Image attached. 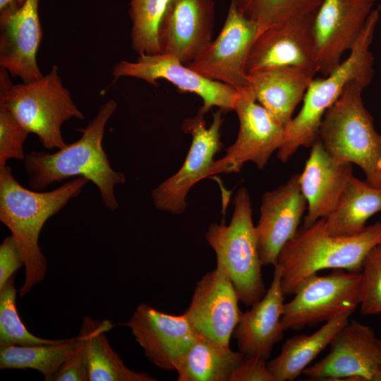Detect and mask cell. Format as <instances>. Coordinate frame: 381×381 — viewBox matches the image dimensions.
<instances>
[{"instance_id":"21","label":"cell","mask_w":381,"mask_h":381,"mask_svg":"<svg viewBox=\"0 0 381 381\" xmlns=\"http://www.w3.org/2000/svg\"><path fill=\"white\" fill-rule=\"evenodd\" d=\"M284 294L282 286V267L274 265L273 278L265 296L250 309L242 313L233 332L238 349L246 356L267 360L275 344L285 331L281 322Z\"/></svg>"},{"instance_id":"30","label":"cell","mask_w":381,"mask_h":381,"mask_svg":"<svg viewBox=\"0 0 381 381\" xmlns=\"http://www.w3.org/2000/svg\"><path fill=\"white\" fill-rule=\"evenodd\" d=\"M170 0H131V46L138 55L160 53L158 32Z\"/></svg>"},{"instance_id":"15","label":"cell","mask_w":381,"mask_h":381,"mask_svg":"<svg viewBox=\"0 0 381 381\" xmlns=\"http://www.w3.org/2000/svg\"><path fill=\"white\" fill-rule=\"evenodd\" d=\"M121 325L131 329L150 362L164 370H176L199 336L184 313H165L146 303L138 305L130 320Z\"/></svg>"},{"instance_id":"32","label":"cell","mask_w":381,"mask_h":381,"mask_svg":"<svg viewBox=\"0 0 381 381\" xmlns=\"http://www.w3.org/2000/svg\"><path fill=\"white\" fill-rule=\"evenodd\" d=\"M361 274V313L363 315L381 313V243L365 257Z\"/></svg>"},{"instance_id":"1","label":"cell","mask_w":381,"mask_h":381,"mask_svg":"<svg viewBox=\"0 0 381 381\" xmlns=\"http://www.w3.org/2000/svg\"><path fill=\"white\" fill-rule=\"evenodd\" d=\"M117 108L116 102L102 104L81 137L59 151H31L24 158L25 169L31 189L41 191L51 184L74 177H84L97 188L104 207L115 211L119 203L114 187L126 181L125 175L112 169L102 147L105 126Z\"/></svg>"},{"instance_id":"25","label":"cell","mask_w":381,"mask_h":381,"mask_svg":"<svg viewBox=\"0 0 381 381\" xmlns=\"http://www.w3.org/2000/svg\"><path fill=\"white\" fill-rule=\"evenodd\" d=\"M379 212H381V188L353 175L337 205L325 218V226L332 236H354L363 231L368 219Z\"/></svg>"},{"instance_id":"29","label":"cell","mask_w":381,"mask_h":381,"mask_svg":"<svg viewBox=\"0 0 381 381\" xmlns=\"http://www.w3.org/2000/svg\"><path fill=\"white\" fill-rule=\"evenodd\" d=\"M255 23L258 35L269 27L295 18L314 16L322 0H231Z\"/></svg>"},{"instance_id":"7","label":"cell","mask_w":381,"mask_h":381,"mask_svg":"<svg viewBox=\"0 0 381 381\" xmlns=\"http://www.w3.org/2000/svg\"><path fill=\"white\" fill-rule=\"evenodd\" d=\"M233 205L230 223L211 224L205 238L215 253L217 265L224 269L231 279L239 301L252 306L267 291L262 279L263 265L253 222L250 198L245 187L237 190Z\"/></svg>"},{"instance_id":"5","label":"cell","mask_w":381,"mask_h":381,"mask_svg":"<svg viewBox=\"0 0 381 381\" xmlns=\"http://www.w3.org/2000/svg\"><path fill=\"white\" fill-rule=\"evenodd\" d=\"M356 81L349 83L323 116L318 140L331 157L341 163L358 165L365 181L381 188V135L365 107Z\"/></svg>"},{"instance_id":"19","label":"cell","mask_w":381,"mask_h":381,"mask_svg":"<svg viewBox=\"0 0 381 381\" xmlns=\"http://www.w3.org/2000/svg\"><path fill=\"white\" fill-rule=\"evenodd\" d=\"M213 0H170L161 21L158 39L160 53L187 64L212 41Z\"/></svg>"},{"instance_id":"37","label":"cell","mask_w":381,"mask_h":381,"mask_svg":"<svg viewBox=\"0 0 381 381\" xmlns=\"http://www.w3.org/2000/svg\"><path fill=\"white\" fill-rule=\"evenodd\" d=\"M25 0H0V20H4L19 10Z\"/></svg>"},{"instance_id":"27","label":"cell","mask_w":381,"mask_h":381,"mask_svg":"<svg viewBox=\"0 0 381 381\" xmlns=\"http://www.w3.org/2000/svg\"><path fill=\"white\" fill-rule=\"evenodd\" d=\"M88 330L87 354L90 381H155L145 373L129 369L111 348L106 333L114 325L109 320L97 321L85 316L83 322Z\"/></svg>"},{"instance_id":"34","label":"cell","mask_w":381,"mask_h":381,"mask_svg":"<svg viewBox=\"0 0 381 381\" xmlns=\"http://www.w3.org/2000/svg\"><path fill=\"white\" fill-rule=\"evenodd\" d=\"M83 341L74 353L61 365L51 381H90L87 354L88 330L82 322Z\"/></svg>"},{"instance_id":"23","label":"cell","mask_w":381,"mask_h":381,"mask_svg":"<svg viewBox=\"0 0 381 381\" xmlns=\"http://www.w3.org/2000/svg\"><path fill=\"white\" fill-rule=\"evenodd\" d=\"M317 72L291 66L258 70L248 73V86L256 101L286 128Z\"/></svg>"},{"instance_id":"17","label":"cell","mask_w":381,"mask_h":381,"mask_svg":"<svg viewBox=\"0 0 381 381\" xmlns=\"http://www.w3.org/2000/svg\"><path fill=\"white\" fill-rule=\"evenodd\" d=\"M299 178L300 174H295L285 183L262 195L260 218L255 226L262 265L274 266L277 263L282 249L298 231L307 210Z\"/></svg>"},{"instance_id":"20","label":"cell","mask_w":381,"mask_h":381,"mask_svg":"<svg viewBox=\"0 0 381 381\" xmlns=\"http://www.w3.org/2000/svg\"><path fill=\"white\" fill-rule=\"evenodd\" d=\"M40 0H25L11 16L0 20V66L29 83L43 76L37 61L42 38Z\"/></svg>"},{"instance_id":"13","label":"cell","mask_w":381,"mask_h":381,"mask_svg":"<svg viewBox=\"0 0 381 381\" xmlns=\"http://www.w3.org/2000/svg\"><path fill=\"white\" fill-rule=\"evenodd\" d=\"M329 346L325 357L303 371L309 380L373 381L381 364V339L370 326L349 320Z\"/></svg>"},{"instance_id":"35","label":"cell","mask_w":381,"mask_h":381,"mask_svg":"<svg viewBox=\"0 0 381 381\" xmlns=\"http://www.w3.org/2000/svg\"><path fill=\"white\" fill-rule=\"evenodd\" d=\"M23 265V257L16 240L12 235L6 237L0 246V289Z\"/></svg>"},{"instance_id":"26","label":"cell","mask_w":381,"mask_h":381,"mask_svg":"<svg viewBox=\"0 0 381 381\" xmlns=\"http://www.w3.org/2000/svg\"><path fill=\"white\" fill-rule=\"evenodd\" d=\"M244 356L229 346L217 344L199 335L176 370L177 380L229 381Z\"/></svg>"},{"instance_id":"9","label":"cell","mask_w":381,"mask_h":381,"mask_svg":"<svg viewBox=\"0 0 381 381\" xmlns=\"http://www.w3.org/2000/svg\"><path fill=\"white\" fill-rule=\"evenodd\" d=\"M223 113L221 109L214 113L209 127H206L204 114L200 112L183 121L182 129L191 135V145L180 169L152 190V198L157 209L173 214L183 213L190 189L199 181L209 177L214 156L222 147L220 130Z\"/></svg>"},{"instance_id":"31","label":"cell","mask_w":381,"mask_h":381,"mask_svg":"<svg viewBox=\"0 0 381 381\" xmlns=\"http://www.w3.org/2000/svg\"><path fill=\"white\" fill-rule=\"evenodd\" d=\"M17 289L14 276L0 289V346H37L55 344L63 339H44L30 333L23 323L16 308Z\"/></svg>"},{"instance_id":"12","label":"cell","mask_w":381,"mask_h":381,"mask_svg":"<svg viewBox=\"0 0 381 381\" xmlns=\"http://www.w3.org/2000/svg\"><path fill=\"white\" fill-rule=\"evenodd\" d=\"M234 111L239 121L237 138L226 149L225 155L214 162L209 176L220 173H238L248 162L262 169L284 142L285 127L256 101L250 90L241 94Z\"/></svg>"},{"instance_id":"8","label":"cell","mask_w":381,"mask_h":381,"mask_svg":"<svg viewBox=\"0 0 381 381\" xmlns=\"http://www.w3.org/2000/svg\"><path fill=\"white\" fill-rule=\"evenodd\" d=\"M361 281V272L340 269L324 276L308 277L284 305L281 318L284 329L300 330L353 313L360 303Z\"/></svg>"},{"instance_id":"24","label":"cell","mask_w":381,"mask_h":381,"mask_svg":"<svg viewBox=\"0 0 381 381\" xmlns=\"http://www.w3.org/2000/svg\"><path fill=\"white\" fill-rule=\"evenodd\" d=\"M351 314L346 313L326 322L311 334H297L286 339L279 355L267 363L276 381L296 380L329 345L336 334L349 322Z\"/></svg>"},{"instance_id":"33","label":"cell","mask_w":381,"mask_h":381,"mask_svg":"<svg viewBox=\"0 0 381 381\" xmlns=\"http://www.w3.org/2000/svg\"><path fill=\"white\" fill-rule=\"evenodd\" d=\"M29 133L6 107L0 105V169L9 159H24L23 144Z\"/></svg>"},{"instance_id":"11","label":"cell","mask_w":381,"mask_h":381,"mask_svg":"<svg viewBox=\"0 0 381 381\" xmlns=\"http://www.w3.org/2000/svg\"><path fill=\"white\" fill-rule=\"evenodd\" d=\"M112 74L115 80L133 77L154 86L157 80H166L180 91L198 95L203 102L198 112L202 114L214 107L223 112L232 111L241 95L224 83L204 77L175 56L161 53L138 55L133 62L121 60L113 66Z\"/></svg>"},{"instance_id":"38","label":"cell","mask_w":381,"mask_h":381,"mask_svg":"<svg viewBox=\"0 0 381 381\" xmlns=\"http://www.w3.org/2000/svg\"><path fill=\"white\" fill-rule=\"evenodd\" d=\"M373 381H381V364L377 368L375 372Z\"/></svg>"},{"instance_id":"22","label":"cell","mask_w":381,"mask_h":381,"mask_svg":"<svg viewBox=\"0 0 381 381\" xmlns=\"http://www.w3.org/2000/svg\"><path fill=\"white\" fill-rule=\"evenodd\" d=\"M310 147L299 178L301 189L307 201L303 228L325 218L334 209L353 175L352 164L336 161L318 139Z\"/></svg>"},{"instance_id":"18","label":"cell","mask_w":381,"mask_h":381,"mask_svg":"<svg viewBox=\"0 0 381 381\" xmlns=\"http://www.w3.org/2000/svg\"><path fill=\"white\" fill-rule=\"evenodd\" d=\"M314 16L288 20L258 35L248 55L246 72L286 66L318 71L313 31Z\"/></svg>"},{"instance_id":"28","label":"cell","mask_w":381,"mask_h":381,"mask_svg":"<svg viewBox=\"0 0 381 381\" xmlns=\"http://www.w3.org/2000/svg\"><path fill=\"white\" fill-rule=\"evenodd\" d=\"M83 341L79 334L55 344L37 346H0V369H33L51 381L61 365L78 349Z\"/></svg>"},{"instance_id":"6","label":"cell","mask_w":381,"mask_h":381,"mask_svg":"<svg viewBox=\"0 0 381 381\" xmlns=\"http://www.w3.org/2000/svg\"><path fill=\"white\" fill-rule=\"evenodd\" d=\"M0 105L6 107L29 132L39 138L46 149H61L68 144L62 124L85 116L64 86L59 68L53 65L46 75L29 83L13 85L9 73L0 68Z\"/></svg>"},{"instance_id":"2","label":"cell","mask_w":381,"mask_h":381,"mask_svg":"<svg viewBox=\"0 0 381 381\" xmlns=\"http://www.w3.org/2000/svg\"><path fill=\"white\" fill-rule=\"evenodd\" d=\"M88 181L80 176L50 191H37L24 188L10 167L0 169V221L11 231L24 260L21 297L42 282L47 272V259L39 245L43 226L76 198Z\"/></svg>"},{"instance_id":"16","label":"cell","mask_w":381,"mask_h":381,"mask_svg":"<svg viewBox=\"0 0 381 381\" xmlns=\"http://www.w3.org/2000/svg\"><path fill=\"white\" fill-rule=\"evenodd\" d=\"M238 301L228 274L217 265L196 283L184 315L199 335L217 344L229 346L242 314Z\"/></svg>"},{"instance_id":"3","label":"cell","mask_w":381,"mask_h":381,"mask_svg":"<svg viewBox=\"0 0 381 381\" xmlns=\"http://www.w3.org/2000/svg\"><path fill=\"white\" fill-rule=\"evenodd\" d=\"M380 243L381 222L367 226L351 236L329 234L325 218L307 228L301 227L283 247L278 258L284 294L294 295L306 278L322 270L361 272L365 257Z\"/></svg>"},{"instance_id":"14","label":"cell","mask_w":381,"mask_h":381,"mask_svg":"<svg viewBox=\"0 0 381 381\" xmlns=\"http://www.w3.org/2000/svg\"><path fill=\"white\" fill-rule=\"evenodd\" d=\"M377 0H322L313 21L318 71L327 76L356 43Z\"/></svg>"},{"instance_id":"36","label":"cell","mask_w":381,"mask_h":381,"mask_svg":"<svg viewBox=\"0 0 381 381\" xmlns=\"http://www.w3.org/2000/svg\"><path fill=\"white\" fill-rule=\"evenodd\" d=\"M229 381H276L267 368L266 360L244 356L233 372Z\"/></svg>"},{"instance_id":"10","label":"cell","mask_w":381,"mask_h":381,"mask_svg":"<svg viewBox=\"0 0 381 381\" xmlns=\"http://www.w3.org/2000/svg\"><path fill=\"white\" fill-rule=\"evenodd\" d=\"M258 35L256 24L246 18L231 1L219 35L186 65L204 77L224 83L243 94L250 90L246 64Z\"/></svg>"},{"instance_id":"4","label":"cell","mask_w":381,"mask_h":381,"mask_svg":"<svg viewBox=\"0 0 381 381\" xmlns=\"http://www.w3.org/2000/svg\"><path fill=\"white\" fill-rule=\"evenodd\" d=\"M380 13V5L370 13L349 56L328 75L310 83L298 114L285 128L284 140L277 155L282 162L286 163L299 147H310L318 139L324 115L349 83L356 81L365 88L371 83L374 60L370 46Z\"/></svg>"}]
</instances>
